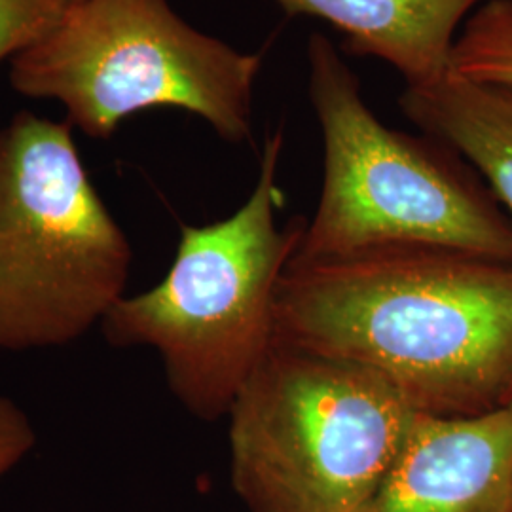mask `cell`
Here are the masks:
<instances>
[{
  "mask_svg": "<svg viewBox=\"0 0 512 512\" xmlns=\"http://www.w3.org/2000/svg\"><path fill=\"white\" fill-rule=\"evenodd\" d=\"M505 408H507V410L512 414V395L509 397V401H507V406H505Z\"/></svg>",
  "mask_w": 512,
  "mask_h": 512,
  "instance_id": "5bb4252c",
  "label": "cell"
},
{
  "mask_svg": "<svg viewBox=\"0 0 512 512\" xmlns=\"http://www.w3.org/2000/svg\"><path fill=\"white\" fill-rule=\"evenodd\" d=\"M501 88V92H503V97H505V101L509 103V107L512 109V88H505V86H499Z\"/></svg>",
  "mask_w": 512,
  "mask_h": 512,
  "instance_id": "4fadbf2b",
  "label": "cell"
},
{
  "mask_svg": "<svg viewBox=\"0 0 512 512\" xmlns=\"http://www.w3.org/2000/svg\"><path fill=\"white\" fill-rule=\"evenodd\" d=\"M69 122L21 110L0 129V349L82 338L124 296L131 247Z\"/></svg>",
  "mask_w": 512,
  "mask_h": 512,
  "instance_id": "8992f818",
  "label": "cell"
},
{
  "mask_svg": "<svg viewBox=\"0 0 512 512\" xmlns=\"http://www.w3.org/2000/svg\"><path fill=\"white\" fill-rule=\"evenodd\" d=\"M63 6H67V4H71V2H76V0H59Z\"/></svg>",
  "mask_w": 512,
  "mask_h": 512,
  "instance_id": "9a60e30c",
  "label": "cell"
},
{
  "mask_svg": "<svg viewBox=\"0 0 512 512\" xmlns=\"http://www.w3.org/2000/svg\"><path fill=\"white\" fill-rule=\"evenodd\" d=\"M35 429L18 404L0 397V478L35 446Z\"/></svg>",
  "mask_w": 512,
  "mask_h": 512,
  "instance_id": "7c38bea8",
  "label": "cell"
},
{
  "mask_svg": "<svg viewBox=\"0 0 512 512\" xmlns=\"http://www.w3.org/2000/svg\"><path fill=\"white\" fill-rule=\"evenodd\" d=\"M420 412L372 368L277 342L230 406V480L247 512H353Z\"/></svg>",
  "mask_w": 512,
  "mask_h": 512,
  "instance_id": "277c9868",
  "label": "cell"
},
{
  "mask_svg": "<svg viewBox=\"0 0 512 512\" xmlns=\"http://www.w3.org/2000/svg\"><path fill=\"white\" fill-rule=\"evenodd\" d=\"M289 18L327 21L344 35V50L376 57L406 86L450 73L459 27L486 0H274Z\"/></svg>",
  "mask_w": 512,
  "mask_h": 512,
  "instance_id": "ba28073f",
  "label": "cell"
},
{
  "mask_svg": "<svg viewBox=\"0 0 512 512\" xmlns=\"http://www.w3.org/2000/svg\"><path fill=\"white\" fill-rule=\"evenodd\" d=\"M353 512H512V414H420L401 454Z\"/></svg>",
  "mask_w": 512,
  "mask_h": 512,
  "instance_id": "52a82bcc",
  "label": "cell"
},
{
  "mask_svg": "<svg viewBox=\"0 0 512 512\" xmlns=\"http://www.w3.org/2000/svg\"><path fill=\"white\" fill-rule=\"evenodd\" d=\"M399 109L473 165L512 219V109L499 86L448 73L433 84L404 86Z\"/></svg>",
  "mask_w": 512,
  "mask_h": 512,
  "instance_id": "9c48e42d",
  "label": "cell"
},
{
  "mask_svg": "<svg viewBox=\"0 0 512 512\" xmlns=\"http://www.w3.org/2000/svg\"><path fill=\"white\" fill-rule=\"evenodd\" d=\"M63 8L59 0H0V61L42 37Z\"/></svg>",
  "mask_w": 512,
  "mask_h": 512,
  "instance_id": "8fae6325",
  "label": "cell"
},
{
  "mask_svg": "<svg viewBox=\"0 0 512 512\" xmlns=\"http://www.w3.org/2000/svg\"><path fill=\"white\" fill-rule=\"evenodd\" d=\"M260 69L262 54L202 33L169 0H76L12 57L10 84L59 101L67 122L93 139H109L135 112L179 109L245 143Z\"/></svg>",
  "mask_w": 512,
  "mask_h": 512,
  "instance_id": "5b68a950",
  "label": "cell"
},
{
  "mask_svg": "<svg viewBox=\"0 0 512 512\" xmlns=\"http://www.w3.org/2000/svg\"><path fill=\"white\" fill-rule=\"evenodd\" d=\"M281 152L283 133L275 131L264 141L247 202L228 219L183 224L164 279L122 296L101 321L112 346L156 349L171 393L200 420L228 416L274 346L277 285L306 226L300 219L277 224Z\"/></svg>",
  "mask_w": 512,
  "mask_h": 512,
  "instance_id": "3957f363",
  "label": "cell"
},
{
  "mask_svg": "<svg viewBox=\"0 0 512 512\" xmlns=\"http://www.w3.org/2000/svg\"><path fill=\"white\" fill-rule=\"evenodd\" d=\"M308 95L323 135V186L293 260L385 245H431L512 260L511 215L459 152L387 128L361 80L323 33H311Z\"/></svg>",
  "mask_w": 512,
  "mask_h": 512,
  "instance_id": "7a4b0ae2",
  "label": "cell"
},
{
  "mask_svg": "<svg viewBox=\"0 0 512 512\" xmlns=\"http://www.w3.org/2000/svg\"><path fill=\"white\" fill-rule=\"evenodd\" d=\"M274 321L277 342L372 368L425 416L512 395V260L431 245L291 258Z\"/></svg>",
  "mask_w": 512,
  "mask_h": 512,
  "instance_id": "6da1fadb",
  "label": "cell"
},
{
  "mask_svg": "<svg viewBox=\"0 0 512 512\" xmlns=\"http://www.w3.org/2000/svg\"><path fill=\"white\" fill-rule=\"evenodd\" d=\"M450 73L476 84L512 88V0H486L463 23Z\"/></svg>",
  "mask_w": 512,
  "mask_h": 512,
  "instance_id": "30bf717a",
  "label": "cell"
}]
</instances>
